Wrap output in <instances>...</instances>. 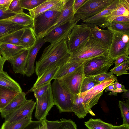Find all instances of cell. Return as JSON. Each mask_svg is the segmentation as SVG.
Instances as JSON below:
<instances>
[{"instance_id": "51", "label": "cell", "mask_w": 129, "mask_h": 129, "mask_svg": "<svg viewBox=\"0 0 129 129\" xmlns=\"http://www.w3.org/2000/svg\"><path fill=\"white\" fill-rule=\"evenodd\" d=\"M112 129H129V125L122 124L119 126H113Z\"/></svg>"}, {"instance_id": "50", "label": "cell", "mask_w": 129, "mask_h": 129, "mask_svg": "<svg viewBox=\"0 0 129 129\" xmlns=\"http://www.w3.org/2000/svg\"><path fill=\"white\" fill-rule=\"evenodd\" d=\"M112 84L115 89H125L124 85H122L117 82L116 81L115 83L113 82L112 83Z\"/></svg>"}, {"instance_id": "18", "label": "cell", "mask_w": 129, "mask_h": 129, "mask_svg": "<svg viewBox=\"0 0 129 129\" xmlns=\"http://www.w3.org/2000/svg\"><path fill=\"white\" fill-rule=\"evenodd\" d=\"M84 23L90 28L92 36L94 39L109 47L113 37L112 33L109 30H103L95 25Z\"/></svg>"}, {"instance_id": "15", "label": "cell", "mask_w": 129, "mask_h": 129, "mask_svg": "<svg viewBox=\"0 0 129 129\" xmlns=\"http://www.w3.org/2000/svg\"><path fill=\"white\" fill-rule=\"evenodd\" d=\"M74 0H65L61 13L56 22L41 37L44 38L48 33L64 23L73 20L74 13L73 4Z\"/></svg>"}, {"instance_id": "29", "label": "cell", "mask_w": 129, "mask_h": 129, "mask_svg": "<svg viewBox=\"0 0 129 129\" xmlns=\"http://www.w3.org/2000/svg\"><path fill=\"white\" fill-rule=\"evenodd\" d=\"M24 49L20 46L0 43V51L1 55L7 59Z\"/></svg>"}, {"instance_id": "39", "label": "cell", "mask_w": 129, "mask_h": 129, "mask_svg": "<svg viewBox=\"0 0 129 129\" xmlns=\"http://www.w3.org/2000/svg\"><path fill=\"white\" fill-rule=\"evenodd\" d=\"M46 0H21L22 7L29 11L32 10Z\"/></svg>"}, {"instance_id": "42", "label": "cell", "mask_w": 129, "mask_h": 129, "mask_svg": "<svg viewBox=\"0 0 129 129\" xmlns=\"http://www.w3.org/2000/svg\"><path fill=\"white\" fill-rule=\"evenodd\" d=\"M51 85V82H50L33 90L31 92H33L36 99L41 97L48 90Z\"/></svg>"}, {"instance_id": "33", "label": "cell", "mask_w": 129, "mask_h": 129, "mask_svg": "<svg viewBox=\"0 0 129 129\" xmlns=\"http://www.w3.org/2000/svg\"><path fill=\"white\" fill-rule=\"evenodd\" d=\"M25 29L16 31L3 37L0 39V43L20 46V40Z\"/></svg>"}, {"instance_id": "22", "label": "cell", "mask_w": 129, "mask_h": 129, "mask_svg": "<svg viewBox=\"0 0 129 129\" xmlns=\"http://www.w3.org/2000/svg\"><path fill=\"white\" fill-rule=\"evenodd\" d=\"M36 40L32 28L29 26L24 29L20 40V45L24 49L29 50L34 45Z\"/></svg>"}, {"instance_id": "38", "label": "cell", "mask_w": 129, "mask_h": 129, "mask_svg": "<svg viewBox=\"0 0 129 129\" xmlns=\"http://www.w3.org/2000/svg\"><path fill=\"white\" fill-rule=\"evenodd\" d=\"M129 59L125 61L120 65L115 67L110 70L113 74L118 76L124 74H128Z\"/></svg>"}, {"instance_id": "3", "label": "cell", "mask_w": 129, "mask_h": 129, "mask_svg": "<svg viewBox=\"0 0 129 129\" xmlns=\"http://www.w3.org/2000/svg\"><path fill=\"white\" fill-rule=\"evenodd\" d=\"M65 0H61L50 9L33 19L31 27L37 39L42 36L56 22L60 16Z\"/></svg>"}, {"instance_id": "21", "label": "cell", "mask_w": 129, "mask_h": 129, "mask_svg": "<svg viewBox=\"0 0 129 129\" xmlns=\"http://www.w3.org/2000/svg\"><path fill=\"white\" fill-rule=\"evenodd\" d=\"M72 109V112L79 118H83L88 113L83 98L80 93L73 94Z\"/></svg>"}, {"instance_id": "57", "label": "cell", "mask_w": 129, "mask_h": 129, "mask_svg": "<svg viewBox=\"0 0 129 129\" xmlns=\"http://www.w3.org/2000/svg\"><path fill=\"white\" fill-rule=\"evenodd\" d=\"M108 94L111 95H114L115 96H116L117 95V93H115L112 92H109Z\"/></svg>"}, {"instance_id": "34", "label": "cell", "mask_w": 129, "mask_h": 129, "mask_svg": "<svg viewBox=\"0 0 129 129\" xmlns=\"http://www.w3.org/2000/svg\"><path fill=\"white\" fill-rule=\"evenodd\" d=\"M84 124L88 129H112L113 126L99 119L90 118Z\"/></svg>"}, {"instance_id": "35", "label": "cell", "mask_w": 129, "mask_h": 129, "mask_svg": "<svg viewBox=\"0 0 129 129\" xmlns=\"http://www.w3.org/2000/svg\"><path fill=\"white\" fill-rule=\"evenodd\" d=\"M119 107L123 119V124L129 125V101H119Z\"/></svg>"}, {"instance_id": "53", "label": "cell", "mask_w": 129, "mask_h": 129, "mask_svg": "<svg viewBox=\"0 0 129 129\" xmlns=\"http://www.w3.org/2000/svg\"><path fill=\"white\" fill-rule=\"evenodd\" d=\"M112 83L108 86L105 88V92H107L109 91H112L115 90V89L114 88Z\"/></svg>"}, {"instance_id": "13", "label": "cell", "mask_w": 129, "mask_h": 129, "mask_svg": "<svg viewBox=\"0 0 129 129\" xmlns=\"http://www.w3.org/2000/svg\"><path fill=\"white\" fill-rule=\"evenodd\" d=\"M76 24L73 20L67 21L56 27L44 37L45 42L52 44L63 38L68 37L72 29Z\"/></svg>"}, {"instance_id": "25", "label": "cell", "mask_w": 129, "mask_h": 129, "mask_svg": "<svg viewBox=\"0 0 129 129\" xmlns=\"http://www.w3.org/2000/svg\"><path fill=\"white\" fill-rule=\"evenodd\" d=\"M28 27L23 26L9 21L0 20V39L16 31Z\"/></svg>"}, {"instance_id": "5", "label": "cell", "mask_w": 129, "mask_h": 129, "mask_svg": "<svg viewBox=\"0 0 129 129\" xmlns=\"http://www.w3.org/2000/svg\"><path fill=\"white\" fill-rule=\"evenodd\" d=\"M115 0H86L75 13L73 20L76 23L91 17L103 10Z\"/></svg>"}, {"instance_id": "52", "label": "cell", "mask_w": 129, "mask_h": 129, "mask_svg": "<svg viewBox=\"0 0 129 129\" xmlns=\"http://www.w3.org/2000/svg\"><path fill=\"white\" fill-rule=\"evenodd\" d=\"M122 40L124 43H127L129 42V35L126 34H124L122 36Z\"/></svg>"}, {"instance_id": "40", "label": "cell", "mask_w": 129, "mask_h": 129, "mask_svg": "<svg viewBox=\"0 0 129 129\" xmlns=\"http://www.w3.org/2000/svg\"><path fill=\"white\" fill-rule=\"evenodd\" d=\"M93 79L95 81L100 82L110 79H113L116 82H118L117 77L111 72L104 73L94 76Z\"/></svg>"}, {"instance_id": "4", "label": "cell", "mask_w": 129, "mask_h": 129, "mask_svg": "<svg viewBox=\"0 0 129 129\" xmlns=\"http://www.w3.org/2000/svg\"><path fill=\"white\" fill-rule=\"evenodd\" d=\"M51 88L54 105L59 112H72L73 94L67 90L57 79H54L51 84Z\"/></svg>"}, {"instance_id": "45", "label": "cell", "mask_w": 129, "mask_h": 129, "mask_svg": "<svg viewBox=\"0 0 129 129\" xmlns=\"http://www.w3.org/2000/svg\"><path fill=\"white\" fill-rule=\"evenodd\" d=\"M112 21L129 23V16H117L112 19L110 20V22H111Z\"/></svg>"}, {"instance_id": "41", "label": "cell", "mask_w": 129, "mask_h": 129, "mask_svg": "<svg viewBox=\"0 0 129 129\" xmlns=\"http://www.w3.org/2000/svg\"><path fill=\"white\" fill-rule=\"evenodd\" d=\"M8 9L17 14L23 13V9L22 7L21 0H12L9 5Z\"/></svg>"}, {"instance_id": "54", "label": "cell", "mask_w": 129, "mask_h": 129, "mask_svg": "<svg viewBox=\"0 0 129 129\" xmlns=\"http://www.w3.org/2000/svg\"><path fill=\"white\" fill-rule=\"evenodd\" d=\"M127 90H128L126 89H115L113 91L111 92L115 93H120L123 92H124L127 91Z\"/></svg>"}, {"instance_id": "2", "label": "cell", "mask_w": 129, "mask_h": 129, "mask_svg": "<svg viewBox=\"0 0 129 129\" xmlns=\"http://www.w3.org/2000/svg\"><path fill=\"white\" fill-rule=\"evenodd\" d=\"M109 48L92 36L72 53L68 61H85L100 56H108Z\"/></svg>"}, {"instance_id": "20", "label": "cell", "mask_w": 129, "mask_h": 129, "mask_svg": "<svg viewBox=\"0 0 129 129\" xmlns=\"http://www.w3.org/2000/svg\"><path fill=\"white\" fill-rule=\"evenodd\" d=\"M59 67L57 66L49 68L45 70L38 78L32 87L27 92V93L31 92L34 89L51 82L53 79Z\"/></svg>"}, {"instance_id": "7", "label": "cell", "mask_w": 129, "mask_h": 129, "mask_svg": "<svg viewBox=\"0 0 129 129\" xmlns=\"http://www.w3.org/2000/svg\"><path fill=\"white\" fill-rule=\"evenodd\" d=\"M113 63L108 55L100 56L87 60L84 67V77L94 76L107 72Z\"/></svg>"}, {"instance_id": "23", "label": "cell", "mask_w": 129, "mask_h": 129, "mask_svg": "<svg viewBox=\"0 0 129 129\" xmlns=\"http://www.w3.org/2000/svg\"><path fill=\"white\" fill-rule=\"evenodd\" d=\"M86 61L68 62L59 67L53 79H59L73 72Z\"/></svg>"}, {"instance_id": "9", "label": "cell", "mask_w": 129, "mask_h": 129, "mask_svg": "<svg viewBox=\"0 0 129 129\" xmlns=\"http://www.w3.org/2000/svg\"><path fill=\"white\" fill-rule=\"evenodd\" d=\"M115 81L113 79L105 80L101 82L89 90L80 93L83 98L84 103L88 113L92 116L95 115L91 110V108L97 103L99 98L103 94L104 90Z\"/></svg>"}, {"instance_id": "8", "label": "cell", "mask_w": 129, "mask_h": 129, "mask_svg": "<svg viewBox=\"0 0 129 129\" xmlns=\"http://www.w3.org/2000/svg\"><path fill=\"white\" fill-rule=\"evenodd\" d=\"M85 62L73 72L58 79L63 87L73 94L80 93L82 84L85 77L84 72Z\"/></svg>"}, {"instance_id": "56", "label": "cell", "mask_w": 129, "mask_h": 129, "mask_svg": "<svg viewBox=\"0 0 129 129\" xmlns=\"http://www.w3.org/2000/svg\"><path fill=\"white\" fill-rule=\"evenodd\" d=\"M41 129H47L46 124L44 119V120L43 126Z\"/></svg>"}, {"instance_id": "47", "label": "cell", "mask_w": 129, "mask_h": 129, "mask_svg": "<svg viewBox=\"0 0 129 129\" xmlns=\"http://www.w3.org/2000/svg\"><path fill=\"white\" fill-rule=\"evenodd\" d=\"M86 0H74L73 10L75 13Z\"/></svg>"}, {"instance_id": "30", "label": "cell", "mask_w": 129, "mask_h": 129, "mask_svg": "<svg viewBox=\"0 0 129 129\" xmlns=\"http://www.w3.org/2000/svg\"><path fill=\"white\" fill-rule=\"evenodd\" d=\"M3 20L26 27L31 26L33 21V19L30 15L24 12L16 14Z\"/></svg>"}, {"instance_id": "58", "label": "cell", "mask_w": 129, "mask_h": 129, "mask_svg": "<svg viewBox=\"0 0 129 129\" xmlns=\"http://www.w3.org/2000/svg\"><path fill=\"white\" fill-rule=\"evenodd\" d=\"M1 54V52H0V54Z\"/></svg>"}, {"instance_id": "28", "label": "cell", "mask_w": 129, "mask_h": 129, "mask_svg": "<svg viewBox=\"0 0 129 129\" xmlns=\"http://www.w3.org/2000/svg\"><path fill=\"white\" fill-rule=\"evenodd\" d=\"M0 86L19 92H22L19 84L10 76L7 72L3 71L0 73Z\"/></svg>"}, {"instance_id": "36", "label": "cell", "mask_w": 129, "mask_h": 129, "mask_svg": "<svg viewBox=\"0 0 129 129\" xmlns=\"http://www.w3.org/2000/svg\"><path fill=\"white\" fill-rule=\"evenodd\" d=\"M107 27L129 35V23L112 21L109 23Z\"/></svg>"}, {"instance_id": "17", "label": "cell", "mask_w": 129, "mask_h": 129, "mask_svg": "<svg viewBox=\"0 0 129 129\" xmlns=\"http://www.w3.org/2000/svg\"><path fill=\"white\" fill-rule=\"evenodd\" d=\"M28 52V50L24 49L7 59L11 64L15 73L25 75Z\"/></svg>"}, {"instance_id": "12", "label": "cell", "mask_w": 129, "mask_h": 129, "mask_svg": "<svg viewBox=\"0 0 129 129\" xmlns=\"http://www.w3.org/2000/svg\"><path fill=\"white\" fill-rule=\"evenodd\" d=\"M36 104L32 99L27 100L23 104L5 118V122L12 123L21 120L32 115Z\"/></svg>"}, {"instance_id": "1", "label": "cell", "mask_w": 129, "mask_h": 129, "mask_svg": "<svg viewBox=\"0 0 129 129\" xmlns=\"http://www.w3.org/2000/svg\"><path fill=\"white\" fill-rule=\"evenodd\" d=\"M68 37L61 38L46 47L36 63L35 71L38 77L49 68L61 67L68 62L71 55L67 44Z\"/></svg>"}, {"instance_id": "11", "label": "cell", "mask_w": 129, "mask_h": 129, "mask_svg": "<svg viewBox=\"0 0 129 129\" xmlns=\"http://www.w3.org/2000/svg\"><path fill=\"white\" fill-rule=\"evenodd\" d=\"M36 100L35 117L38 120L46 119L49 112L54 105L51 85L48 90Z\"/></svg>"}, {"instance_id": "6", "label": "cell", "mask_w": 129, "mask_h": 129, "mask_svg": "<svg viewBox=\"0 0 129 129\" xmlns=\"http://www.w3.org/2000/svg\"><path fill=\"white\" fill-rule=\"evenodd\" d=\"M92 36L90 28L84 23L76 24L67 39L68 50L71 54L82 44Z\"/></svg>"}, {"instance_id": "44", "label": "cell", "mask_w": 129, "mask_h": 129, "mask_svg": "<svg viewBox=\"0 0 129 129\" xmlns=\"http://www.w3.org/2000/svg\"><path fill=\"white\" fill-rule=\"evenodd\" d=\"M44 120L33 121L24 129H41L43 125Z\"/></svg>"}, {"instance_id": "43", "label": "cell", "mask_w": 129, "mask_h": 129, "mask_svg": "<svg viewBox=\"0 0 129 129\" xmlns=\"http://www.w3.org/2000/svg\"><path fill=\"white\" fill-rule=\"evenodd\" d=\"M16 14L9 9H0V20L7 19Z\"/></svg>"}, {"instance_id": "49", "label": "cell", "mask_w": 129, "mask_h": 129, "mask_svg": "<svg viewBox=\"0 0 129 129\" xmlns=\"http://www.w3.org/2000/svg\"><path fill=\"white\" fill-rule=\"evenodd\" d=\"M6 60L7 59L5 57L2 56L1 54H0V73L3 71V66Z\"/></svg>"}, {"instance_id": "16", "label": "cell", "mask_w": 129, "mask_h": 129, "mask_svg": "<svg viewBox=\"0 0 129 129\" xmlns=\"http://www.w3.org/2000/svg\"><path fill=\"white\" fill-rule=\"evenodd\" d=\"M46 42L44 38L37 39L34 45L28 50L25 75L27 77L32 75L34 72V63L37 53Z\"/></svg>"}, {"instance_id": "48", "label": "cell", "mask_w": 129, "mask_h": 129, "mask_svg": "<svg viewBox=\"0 0 129 129\" xmlns=\"http://www.w3.org/2000/svg\"><path fill=\"white\" fill-rule=\"evenodd\" d=\"M12 0H0V9H8Z\"/></svg>"}, {"instance_id": "27", "label": "cell", "mask_w": 129, "mask_h": 129, "mask_svg": "<svg viewBox=\"0 0 129 129\" xmlns=\"http://www.w3.org/2000/svg\"><path fill=\"white\" fill-rule=\"evenodd\" d=\"M20 93V92L0 86V111Z\"/></svg>"}, {"instance_id": "37", "label": "cell", "mask_w": 129, "mask_h": 129, "mask_svg": "<svg viewBox=\"0 0 129 129\" xmlns=\"http://www.w3.org/2000/svg\"><path fill=\"white\" fill-rule=\"evenodd\" d=\"M93 77L94 76L84 77L82 84L80 93L89 90L101 83L95 80Z\"/></svg>"}, {"instance_id": "19", "label": "cell", "mask_w": 129, "mask_h": 129, "mask_svg": "<svg viewBox=\"0 0 129 129\" xmlns=\"http://www.w3.org/2000/svg\"><path fill=\"white\" fill-rule=\"evenodd\" d=\"M27 94L22 92L16 95L6 106L0 111L1 117L5 118L24 103L27 100L25 97Z\"/></svg>"}, {"instance_id": "26", "label": "cell", "mask_w": 129, "mask_h": 129, "mask_svg": "<svg viewBox=\"0 0 129 129\" xmlns=\"http://www.w3.org/2000/svg\"><path fill=\"white\" fill-rule=\"evenodd\" d=\"M120 16H129V0H119L117 8L106 18L108 26L112 19Z\"/></svg>"}, {"instance_id": "10", "label": "cell", "mask_w": 129, "mask_h": 129, "mask_svg": "<svg viewBox=\"0 0 129 129\" xmlns=\"http://www.w3.org/2000/svg\"><path fill=\"white\" fill-rule=\"evenodd\" d=\"M112 33V41L109 47L108 56L113 61L118 57L122 55L128 56L129 42L124 43L122 40L124 34L122 33L114 30L107 27Z\"/></svg>"}, {"instance_id": "31", "label": "cell", "mask_w": 129, "mask_h": 129, "mask_svg": "<svg viewBox=\"0 0 129 129\" xmlns=\"http://www.w3.org/2000/svg\"><path fill=\"white\" fill-rule=\"evenodd\" d=\"M61 0H46L34 9L29 10L30 16L34 19L39 15L51 9Z\"/></svg>"}, {"instance_id": "32", "label": "cell", "mask_w": 129, "mask_h": 129, "mask_svg": "<svg viewBox=\"0 0 129 129\" xmlns=\"http://www.w3.org/2000/svg\"><path fill=\"white\" fill-rule=\"evenodd\" d=\"M32 115L16 122L9 123L4 122L0 129H24L32 121Z\"/></svg>"}, {"instance_id": "46", "label": "cell", "mask_w": 129, "mask_h": 129, "mask_svg": "<svg viewBox=\"0 0 129 129\" xmlns=\"http://www.w3.org/2000/svg\"><path fill=\"white\" fill-rule=\"evenodd\" d=\"M129 59L128 56L123 55L119 56L116 59L114 62L115 64V67L120 65L125 61Z\"/></svg>"}, {"instance_id": "55", "label": "cell", "mask_w": 129, "mask_h": 129, "mask_svg": "<svg viewBox=\"0 0 129 129\" xmlns=\"http://www.w3.org/2000/svg\"><path fill=\"white\" fill-rule=\"evenodd\" d=\"M122 96L123 98H127L129 100V90L125 91L123 93Z\"/></svg>"}, {"instance_id": "24", "label": "cell", "mask_w": 129, "mask_h": 129, "mask_svg": "<svg viewBox=\"0 0 129 129\" xmlns=\"http://www.w3.org/2000/svg\"><path fill=\"white\" fill-rule=\"evenodd\" d=\"M44 120L47 129H77L76 124L71 119L62 118L53 121Z\"/></svg>"}, {"instance_id": "14", "label": "cell", "mask_w": 129, "mask_h": 129, "mask_svg": "<svg viewBox=\"0 0 129 129\" xmlns=\"http://www.w3.org/2000/svg\"><path fill=\"white\" fill-rule=\"evenodd\" d=\"M119 0L115 1L108 7L96 15L82 20L84 23L95 25L104 28L107 27L106 18L117 7Z\"/></svg>"}]
</instances>
